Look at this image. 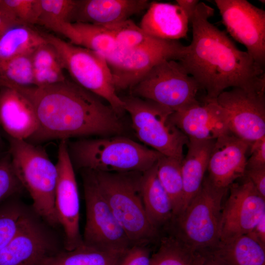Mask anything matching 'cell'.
<instances>
[{"instance_id": "1", "label": "cell", "mask_w": 265, "mask_h": 265, "mask_svg": "<svg viewBox=\"0 0 265 265\" xmlns=\"http://www.w3.org/2000/svg\"><path fill=\"white\" fill-rule=\"evenodd\" d=\"M213 13L212 7L199 2L190 17L192 41L178 61L206 92L205 99H215L230 87L265 91L264 69L209 22Z\"/></svg>"}, {"instance_id": "2", "label": "cell", "mask_w": 265, "mask_h": 265, "mask_svg": "<svg viewBox=\"0 0 265 265\" xmlns=\"http://www.w3.org/2000/svg\"><path fill=\"white\" fill-rule=\"evenodd\" d=\"M32 104L38 121L33 144L90 136L119 135L125 127L120 116L99 97L74 81L43 87L16 88Z\"/></svg>"}, {"instance_id": "3", "label": "cell", "mask_w": 265, "mask_h": 265, "mask_svg": "<svg viewBox=\"0 0 265 265\" xmlns=\"http://www.w3.org/2000/svg\"><path fill=\"white\" fill-rule=\"evenodd\" d=\"M75 167L106 172H144L162 155L154 149L121 135L82 138L67 141Z\"/></svg>"}, {"instance_id": "4", "label": "cell", "mask_w": 265, "mask_h": 265, "mask_svg": "<svg viewBox=\"0 0 265 265\" xmlns=\"http://www.w3.org/2000/svg\"><path fill=\"white\" fill-rule=\"evenodd\" d=\"M92 171L112 213L132 245H148L157 237L159 230L149 220L143 205L141 194L143 172Z\"/></svg>"}, {"instance_id": "5", "label": "cell", "mask_w": 265, "mask_h": 265, "mask_svg": "<svg viewBox=\"0 0 265 265\" xmlns=\"http://www.w3.org/2000/svg\"><path fill=\"white\" fill-rule=\"evenodd\" d=\"M8 152L17 176L32 199L36 213L52 226L59 225L54 206L56 164L45 150L27 140L9 138Z\"/></svg>"}, {"instance_id": "6", "label": "cell", "mask_w": 265, "mask_h": 265, "mask_svg": "<svg viewBox=\"0 0 265 265\" xmlns=\"http://www.w3.org/2000/svg\"><path fill=\"white\" fill-rule=\"evenodd\" d=\"M228 189L215 186L205 177L197 194L173 219V234L195 251L214 249L219 242L222 201Z\"/></svg>"}, {"instance_id": "7", "label": "cell", "mask_w": 265, "mask_h": 265, "mask_svg": "<svg viewBox=\"0 0 265 265\" xmlns=\"http://www.w3.org/2000/svg\"><path fill=\"white\" fill-rule=\"evenodd\" d=\"M44 35L57 50L64 69L74 81L106 101L120 116L125 112L124 103L117 94L111 71L103 55L53 35Z\"/></svg>"}, {"instance_id": "8", "label": "cell", "mask_w": 265, "mask_h": 265, "mask_svg": "<svg viewBox=\"0 0 265 265\" xmlns=\"http://www.w3.org/2000/svg\"><path fill=\"white\" fill-rule=\"evenodd\" d=\"M121 98L139 140L162 155L182 160L183 148L188 138L171 120L173 111L132 95Z\"/></svg>"}, {"instance_id": "9", "label": "cell", "mask_w": 265, "mask_h": 265, "mask_svg": "<svg viewBox=\"0 0 265 265\" xmlns=\"http://www.w3.org/2000/svg\"><path fill=\"white\" fill-rule=\"evenodd\" d=\"M200 89L178 60H165L153 67L130 90L133 96L174 111L199 103L197 95Z\"/></svg>"}, {"instance_id": "10", "label": "cell", "mask_w": 265, "mask_h": 265, "mask_svg": "<svg viewBox=\"0 0 265 265\" xmlns=\"http://www.w3.org/2000/svg\"><path fill=\"white\" fill-rule=\"evenodd\" d=\"M80 170L86 209L83 243L104 250L126 252L133 245L112 213L93 171Z\"/></svg>"}, {"instance_id": "11", "label": "cell", "mask_w": 265, "mask_h": 265, "mask_svg": "<svg viewBox=\"0 0 265 265\" xmlns=\"http://www.w3.org/2000/svg\"><path fill=\"white\" fill-rule=\"evenodd\" d=\"M186 46L178 41L155 39L139 47L119 49L106 59L116 91L131 89L156 65L165 60H179Z\"/></svg>"}, {"instance_id": "12", "label": "cell", "mask_w": 265, "mask_h": 265, "mask_svg": "<svg viewBox=\"0 0 265 265\" xmlns=\"http://www.w3.org/2000/svg\"><path fill=\"white\" fill-rule=\"evenodd\" d=\"M222 22L255 62L265 65V11L246 0H216Z\"/></svg>"}, {"instance_id": "13", "label": "cell", "mask_w": 265, "mask_h": 265, "mask_svg": "<svg viewBox=\"0 0 265 265\" xmlns=\"http://www.w3.org/2000/svg\"><path fill=\"white\" fill-rule=\"evenodd\" d=\"M67 141L61 140L58 146L54 206L58 224L64 232V250H71L81 245L83 241L80 230L78 186Z\"/></svg>"}, {"instance_id": "14", "label": "cell", "mask_w": 265, "mask_h": 265, "mask_svg": "<svg viewBox=\"0 0 265 265\" xmlns=\"http://www.w3.org/2000/svg\"><path fill=\"white\" fill-rule=\"evenodd\" d=\"M225 110L229 132L251 144L265 137V91L234 87L216 99Z\"/></svg>"}, {"instance_id": "15", "label": "cell", "mask_w": 265, "mask_h": 265, "mask_svg": "<svg viewBox=\"0 0 265 265\" xmlns=\"http://www.w3.org/2000/svg\"><path fill=\"white\" fill-rule=\"evenodd\" d=\"M239 183H233L229 196L222 207L219 242L250 232L265 214V199L245 176Z\"/></svg>"}, {"instance_id": "16", "label": "cell", "mask_w": 265, "mask_h": 265, "mask_svg": "<svg viewBox=\"0 0 265 265\" xmlns=\"http://www.w3.org/2000/svg\"><path fill=\"white\" fill-rule=\"evenodd\" d=\"M170 119L188 139L215 140L230 132L226 112L216 99L174 111Z\"/></svg>"}, {"instance_id": "17", "label": "cell", "mask_w": 265, "mask_h": 265, "mask_svg": "<svg viewBox=\"0 0 265 265\" xmlns=\"http://www.w3.org/2000/svg\"><path fill=\"white\" fill-rule=\"evenodd\" d=\"M251 144L230 132L215 139L207 168L208 178L213 185L228 188L237 179L244 176Z\"/></svg>"}, {"instance_id": "18", "label": "cell", "mask_w": 265, "mask_h": 265, "mask_svg": "<svg viewBox=\"0 0 265 265\" xmlns=\"http://www.w3.org/2000/svg\"><path fill=\"white\" fill-rule=\"evenodd\" d=\"M53 236L34 217L3 248L0 265H38L56 251Z\"/></svg>"}, {"instance_id": "19", "label": "cell", "mask_w": 265, "mask_h": 265, "mask_svg": "<svg viewBox=\"0 0 265 265\" xmlns=\"http://www.w3.org/2000/svg\"><path fill=\"white\" fill-rule=\"evenodd\" d=\"M0 127L9 138L20 140H28L38 129L32 104L15 88L0 87Z\"/></svg>"}, {"instance_id": "20", "label": "cell", "mask_w": 265, "mask_h": 265, "mask_svg": "<svg viewBox=\"0 0 265 265\" xmlns=\"http://www.w3.org/2000/svg\"><path fill=\"white\" fill-rule=\"evenodd\" d=\"M150 3L147 0H78L71 23L113 25L147 9Z\"/></svg>"}, {"instance_id": "21", "label": "cell", "mask_w": 265, "mask_h": 265, "mask_svg": "<svg viewBox=\"0 0 265 265\" xmlns=\"http://www.w3.org/2000/svg\"><path fill=\"white\" fill-rule=\"evenodd\" d=\"M146 10L139 26L147 34L164 40L186 37L190 17L178 4L153 1Z\"/></svg>"}, {"instance_id": "22", "label": "cell", "mask_w": 265, "mask_h": 265, "mask_svg": "<svg viewBox=\"0 0 265 265\" xmlns=\"http://www.w3.org/2000/svg\"><path fill=\"white\" fill-rule=\"evenodd\" d=\"M215 140L188 139L187 152L182 161L183 202L181 212L201 187Z\"/></svg>"}, {"instance_id": "23", "label": "cell", "mask_w": 265, "mask_h": 265, "mask_svg": "<svg viewBox=\"0 0 265 265\" xmlns=\"http://www.w3.org/2000/svg\"><path fill=\"white\" fill-rule=\"evenodd\" d=\"M69 42L103 55L106 59L119 50L110 29L104 26L75 22L63 24L57 31Z\"/></svg>"}, {"instance_id": "24", "label": "cell", "mask_w": 265, "mask_h": 265, "mask_svg": "<svg viewBox=\"0 0 265 265\" xmlns=\"http://www.w3.org/2000/svg\"><path fill=\"white\" fill-rule=\"evenodd\" d=\"M156 163L142 173L141 194L147 216L159 229L173 220V213L170 198L158 177Z\"/></svg>"}, {"instance_id": "25", "label": "cell", "mask_w": 265, "mask_h": 265, "mask_svg": "<svg viewBox=\"0 0 265 265\" xmlns=\"http://www.w3.org/2000/svg\"><path fill=\"white\" fill-rule=\"evenodd\" d=\"M211 250L228 265H265V246L248 235L219 242Z\"/></svg>"}, {"instance_id": "26", "label": "cell", "mask_w": 265, "mask_h": 265, "mask_svg": "<svg viewBox=\"0 0 265 265\" xmlns=\"http://www.w3.org/2000/svg\"><path fill=\"white\" fill-rule=\"evenodd\" d=\"M125 253L100 249L82 243L73 250L48 255L38 265H118Z\"/></svg>"}, {"instance_id": "27", "label": "cell", "mask_w": 265, "mask_h": 265, "mask_svg": "<svg viewBox=\"0 0 265 265\" xmlns=\"http://www.w3.org/2000/svg\"><path fill=\"white\" fill-rule=\"evenodd\" d=\"M47 42L44 33L30 26H12L0 36V64L18 55L32 53Z\"/></svg>"}, {"instance_id": "28", "label": "cell", "mask_w": 265, "mask_h": 265, "mask_svg": "<svg viewBox=\"0 0 265 265\" xmlns=\"http://www.w3.org/2000/svg\"><path fill=\"white\" fill-rule=\"evenodd\" d=\"M182 161L161 155L156 163L158 177L171 203L173 219L180 214L183 207Z\"/></svg>"}, {"instance_id": "29", "label": "cell", "mask_w": 265, "mask_h": 265, "mask_svg": "<svg viewBox=\"0 0 265 265\" xmlns=\"http://www.w3.org/2000/svg\"><path fill=\"white\" fill-rule=\"evenodd\" d=\"M33 217L14 199L0 205V250L5 246Z\"/></svg>"}, {"instance_id": "30", "label": "cell", "mask_w": 265, "mask_h": 265, "mask_svg": "<svg viewBox=\"0 0 265 265\" xmlns=\"http://www.w3.org/2000/svg\"><path fill=\"white\" fill-rule=\"evenodd\" d=\"M196 254L173 234L161 238L150 265H195Z\"/></svg>"}, {"instance_id": "31", "label": "cell", "mask_w": 265, "mask_h": 265, "mask_svg": "<svg viewBox=\"0 0 265 265\" xmlns=\"http://www.w3.org/2000/svg\"><path fill=\"white\" fill-rule=\"evenodd\" d=\"M37 24L57 32L64 24L71 23L78 0H39Z\"/></svg>"}, {"instance_id": "32", "label": "cell", "mask_w": 265, "mask_h": 265, "mask_svg": "<svg viewBox=\"0 0 265 265\" xmlns=\"http://www.w3.org/2000/svg\"><path fill=\"white\" fill-rule=\"evenodd\" d=\"M32 53L18 55L0 64V77L11 87L34 86Z\"/></svg>"}, {"instance_id": "33", "label": "cell", "mask_w": 265, "mask_h": 265, "mask_svg": "<svg viewBox=\"0 0 265 265\" xmlns=\"http://www.w3.org/2000/svg\"><path fill=\"white\" fill-rule=\"evenodd\" d=\"M112 32L120 49H132L146 45L156 38L147 34L139 26L128 19L122 22L106 26Z\"/></svg>"}, {"instance_id": "34", "label": "cell", "mask_w": 265, "mask_h": 265, "mask_svg": "<svg viewBox=\"0 0 265 265\" xmlns=\"http://www.w3.org/2000/svg\"><path fill=\"white\" fill-rule=\"evenodd\" d=\"M0 7L13 16L20 25L37 24L39 0H0Z\"/></svg>"}, {"instance_id": "35", "label": "cell", "mask_w": 265, "mask_h": 265, "mask_svg": "<svg viewBox=\"0 0 265 265\" xmlns=\"http://www.w3.org/2000/svg\"><path fill=\"white\" fill-rule=\"evenodd\" d=\"M24 189L8 152L0 157V203L17 196Z\"/></svg>"}, {"instance_id": "36", "label": "cell", "mask_w": 265, "mask_h": 265, "mask_svg": "<svg viewBox=\"0 0 265 265\" xmlns=\"http://www.w3.org/2000/svg\"><path fill=\"white\" fill-rule=\"evenodd\" d=\"M31 58L33 70L63 68L57 50L48 41L34 50L32 53Z\"/></svg>"}, {"instance_id": "37", "label": "cell", "mask_w": 265, "mask_h": 265, "mask_svg": "<svg viewBox=\"0 0 265 265\" xmlns=\"http://www.w3.org/2000/svg\"><path fill=\"white\" fill-rule=\"evenodd\" d=\"M151 258L147 245L134 244L125 253L118 265H150Z\"/></svg>"}, {"instance_id": "38", "label": "cell", "mask_w": 265, "mask_h": 265, "mask_svg": "<svg viewBox=\"0 0 265 265\" xmlns=\"http://www.w3.org/2000/svg\"><path fill=\"white\" fill-rule=\"evenodd\" d=\"M249 150L246 169L265 168V137L251 143Z\"/></svg>"}, {"instance_id": "39", "label": "cell", "mask_w": 265, "mask_h": 265, "mask_svg": "<svg viewBox=\"0 0 265 265\" xmlns=\"http://www.w3.org/2000/svg\"><path fill=\"white\" fill-rule=\"evenodd\" d=\"M244 176L251 182L258 192L265 199V168L246 169Z\"/></svg>"}, {"instance_id": "40", "label": "cell", "mask_w": 265, "mask_h": 265, "mask_svg": "<svg viewBox=\"0 0 265 265\" xmlns=\"http://www.w3.org/2000/svg\"><path fill=\"white\" fill-rule=\"evenodd\" d=\"M195 265H228L211 250L197 251Z\"/></svg>"}, {"instance_id": "41", "label": "cell", "mask_w": 265, "mask_h": 265, "mask_svg": "<svg viewBox=\"0 0 265 265\" xmlns=\"http://www.w3.org/2000/svg\"><path fill=\"white\" fill-rule=\"evenodd\" d=\"M246 235L265 246V214L261 217L252 230Z\"/></svg>"}, {"instance_id": "42", "label": "cell", "mask_w": 265, "mask_h": 265, "mask_svg": "<svg viewBox=\"0 0 265 265\" xmlns=\"http://www.w3.org/2000/svg\"><path fill=\"white\" fill-rule=\"evenodd\" d=\"M176 1L177 4L184 9L190 17L199 2V0H177Z\"/></svg>"}, {"instance_id": "43", "label": "cell", "mask_w": 265, "mask_h": 265, "mask_svg": "<svg viewBox=\"0 0 265 265\" xmlns=\"http://www.w3.org/2000/svg\"><path fill=\"white\" fill-rule=\"evenodd\" d=\"M2 146H3V140H2L1 135L0 134V152H1L2 150Z\"/></svg>"}]
</instances>
